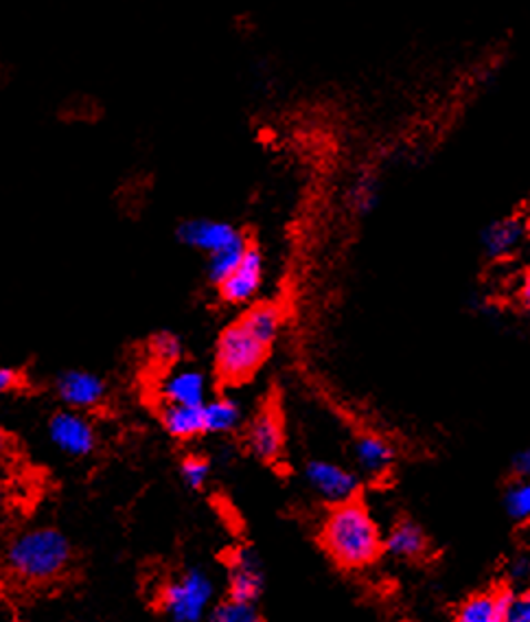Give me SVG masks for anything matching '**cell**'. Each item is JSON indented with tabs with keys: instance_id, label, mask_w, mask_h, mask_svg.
<instances>
[{
	"instance_id": "cell-1",
	"label": "cell",
	"mask_w": 530,
	"mask_h": 622,
	"mask_svg": "<svg viewBox=\"0 0 530 622\" xmlns=\"http://www.w3.org/2000/svg\"><path fill=\"white\" fill-rule=\"evenodd\" d=\"M320 541L327 554L345 570H361L384 552V534L373 513L357 498L334 504L325 518Z\"/></svg>"
},
{
	"instance_id": "cell-2",
	"label": "cell",
	"mask_w": 530,
	"mask_h": 622,
	"mask_svg": "<svg viewBox=\"0 0 530 622\" xmlns=\"http://www.w3.org/2000/svg\"><path fill=\"white\" fill-rule=\"evenodd\" d=\"M2 561L13 579L44 585L69 572L73 563V543L60 529L33 527L7 543Z\"/></svg>"
},
{
	"instance_id": "cell-3",
	"label": "cell",
	"mask_w": 530,
	"mask_h": 622,
	"mask_svg": "<svg viewBox=\"0 0 530 622\" xmlns=\"http://www.w3.org/2000/svg\"><path fill=\"white\" fill-rule=\"evenodd\" d=\"M272 345L262 340L242 318L228 325L215 345V373L224 384H244L255 377Z\"/></svg>"
},
{
	"instance_id": "cell-4",
	"label": "cell",
	"mask_w": 530,
	"mask_h": 622,
	"mask_svg": "<svg viewBox=\"0 0 530 622\" xmlns=\"http://www.w3.org/2000/svg\"><path fill=\"white\" fill-rule=\"evenodd\" d=\"M215 605V581L202 568H186L159 594V610L174 622H197Z\"/></svg>"
},
{
	"instance_id": "cell-5",
	"label": "cell",
	"mask_w": 530,
	"mask_h": 622,
	"mask_svg": "<svg viewBox=\"0 0 530 622\" xmlns=\"http://www.w3.org/2000/svg\"><path fill=\"white\" fill-rule=\"evenodd\" d=\"M47 435L51 445L69 458H89L96 449V430L86 412L64 408L49 419Z\"/></svg>"
},
{
	"instance_id": "cell-6",
	"label": "cell",
	"mask_w": 530,
	"mask_h": 622,
	"mask_svg": "<svg viewBox=\"0 0 530 622\" xmlns=\"http://www.w3.org/2000/svg\"><path fill=\"white\" fill-rule=\"evenodd\" d=\"M305 480L329 504L354 500L359 493V478L351 469L332 460H309L305 465Z\"/></svg>"
},
{
	"instance_id": "cell-7",
	"label": "cell",
	"mask_w": 530,
	"mask_h": 622,
	"mask_svg": "<svg viewBox=\"0 0 530 622\" xmlns=\"http://www.w3.org/2000/svg\"><path fill=\"white\" fill-rule=\"evenodd\" d=\"M55 395L64 408L90 412L108 399V384L101 375L86 368H69L55 379Z\"/></svg>"
},
{
	"instance_id": "cell-8",
	"label": "cell",
	"mask_w": 530,
	"mask_h": 622,
	"mask_svg": "<svg viewBox=\"0 0 530 622\" xmlns=\"http://www.w3.org/2000/svg\"><path fill=\"white\" fill-rule=\"evenodd\" d=\"M159 397L163 404L202 406L208 399V377L195 366H170L159 381Z\"/></svg>"
},
{
	"instance_id": "cell-9",
	"label": "cell",
	"mask_w": 530,
	"mask_h": 622,
	"mask_svg": "<svg viewBox=\"0 0 530 622\" xmlns=\"http://www.w3.org/2000/svg\"><path fill=\"white\" fill-rule=\"evenodd\" d=\"M264 255L248 246L237 267L217 285L220 296L231 305H248L264 285Z\"/></svg>"
},
{
	"instance_id": "cell-10",
	"label": "cell",
	"mask_w": 530,
	"mask_h": 622,
	"mask_svg": "<svg viewBox=\"0 0 530 622\" xmlns=\"http://www.w3.org/2000/svg\"><path fill=\"white\" fill-rule=\"evenodd\" d=\"M177 237L182 244L206 255H213L244 239V235L235 226L217 220H188L177 228Z\"/></svg>"
},
{
	"instance_id": "cell-11",
	"label": "cell",
	"mask_w": 530,
	"mask_h": 622,
	"mask_svg": "<svg viewBox=\"0 0 530 622\" xmlns=\"http://www.w3.org/2000/svg\"><path fill=\"white\" fill-rule=\"evenodd\" d=\"M246 441L251 451L265 462H274L281 458L285 447V430L283 419L274 406L262 408L248 426Z\"/></svg>"
},
{
	"instance_id": "cell-12",
	"label": "cell",
	"mask_w": 530,
	"mask_h": 622,
	"mask_svg": "<svg viewBox=\"0 0 530 622\" xmlns=\"http://www.w3.org/2000/svg\"><path fill=\"white\" fill-rule=\"evenodd\" d=\"M265 577L259 559L251 550H237L228 565V596L257 603L264 594Z\"/></svg>"
},
{
	"instance_id": "cell-13",
	"label": "cell",
	"mask_w": 530,
	"mask_h": 622,
	"mask_svg": "<svg viewBox=\"0 0 530 622\" xmlns=\"http://www.w3.org/2000/svg\"><path fill=\"white\" fill-rule=\"evenodd\" d=\"M384 552L399 561H419L428 557L430 541L419 524L401 520L384 537Z\"/></svg>"
},
{
	"instance_id": "cell-14",
	"label": "cell",
	"mask_w": 530,
	"mask_h": 622,
	"mask_svg": "<svg viewBox=\"0 0 530 622\" xmlns=\"http://www.w3.org/2000/svg\"><path fill=\"white\" fill-rule=\"evenodd\" d=\"M204 415V435H231L242 426L244 410L237 399L233 397H213L202 404Z\"/></svg>"
},
{
	"instance_id": "cell-15",
	"label": "cell",
	"mask_w": 530,
	"mask_h": 622,
	"mask_svg": "<svg viewBox=\"0 0 530 622\" xmlns=\"http://www.w3.org/2000/svg\"><path fill=\"white\" fill-rule=\"evenodd\" d=\"M161 424L170 437L177 441H193L204 435L202 406H177L163 404Z\"/></svg>"
},
{
	"instance_id": "cell-16",
	"label": "cell",
	"mask_w": 530,
	"mask_h": 622,
	"mask_svg": "<svg viewBox=\"0 0 530 622\" xmlns=\"http://www.w3.org/2000/svg\"><path fill=\"white\" fill-rule=\"evenodd\" d=\"M354 453L357 467L370 478H381L384 473H388L395 458L393 447L375 435H361L355 441Z\"/></svg>"
},
{
	"instance_id": "cell-17",
	"label": "cell",
	"mask_w": 530,
	"mask_h": 622,
	"mask_svg": "<svg viewBox=\"0 0 530 622\" xmlns=\"http://www.w3.org/2000/svg\"><path fill=\"white\" fill-rule=\"evenodd\" d=\"M524 226L518 220H500L482 233V246L489 257H504L520 246Z\"/></svg>"
},
{
	"instance_id": "cell-18",
	"label": "cell",
	"mask_w": 530,
	"mask_h": 622,
	"mask_svg": "<svg viewBox=\"0 0 530 622\" xmlns=\"http://www.w3.org/2000/svg\"><path fill=\"white\" fill-rule=\"evenodd\" d=\"M242 320L267 345H274L283 325V314L274 303H257L246 309Z\"/></svg>"
},
{
	"instance_id": "cell-19",
	"label": "cell",
	"mask_w": 530,
	"mask_h": 622,
	"mask_svg": "<svg viewBox=\"0 0 530 622\" xmlns=\"http://www.w3.org/2000/svg\"><path fill=\"white\" fill-rule=\"evenodd\" d=\"M456 619L460 622H502V614L498 608V592H482L467 599L458 608Z\"/></svg>"
},
{
	"instance_id": "cell-20",
	"label": "cell",
	"mask_w": 530,
	"mask_h": 622,
	"mask_svg": "<svg viewBox=\"0 0 530 622\" xmlns=\"http://www.w3.org/2000/svg\"><path fill=\"white\" fill-rule=\"evenodd\" d=\"M147 354L154 364H159L163 370L170 366H176L180 357L184 354L182 340L174 332H159L147 343Z\"/></svg>"
},
{
	"instance_id": "cell-21",
	"label": "cell",
	"mask_w": 530,
	"mask_h": 622,
	"mask_svg": "<svg viewBox=\"0 0 530 622\" xmlns=\"http://www.w3.org/2000/svg\"><path fill=\"white\" fill-rule=\"evenodd\" d=\"M211 621L215 622H259L262 614L257 603L253 601H239V599H231L226 596V601L213 605L211 610Z\"/></svg>"
},
{
	"instance_id": "cell-22",
	"label": "cell",
	"mask_w": 530,
	"mask_h": 622,
	"mask_svg": "<svg viewBox=\"0 0 530 622\" xmlns=\"http://www.w3.org/2000/svg\"><path fill=\"white\" fill-rule=\"evenodd\" d=\"M246 251H248V242L242 239V242H237V244H233L228 248H222V251L208 255V278L215 285H220L237 267V264L242 262Z\"/></svg>"
},
{
	"instance_id": "cell-23",
	"label": "cell",
	"mask_w": 530,
	"mask_h": 622,
	"mask_svg": "<svg viewBox=\"0 0 530 622\" xmlns=\"http://www.w3.org/2000/svg\"><path fill=\"white\" fill-rule=\"evenodd\" d=\"M504 509L511 520L529 522L530 520V478H520L509 487L504 496Z\"/></svg>"
},
{
	"instance_id": "cell-24",
	"label": "cell",
	"mask_w": 530,
	"mask_h": 622,
	"mask_svg": "<svg viewBox=\"0 0 530 622\" xmlns=\"http://www.w3.org/2000/svg\"><path fill=\"white\" fill-rule=\"evenodd\" d=\"M180 478H182L184 487L200 491L206 487V482L211 478V462L202 456H188L180 465Z\"/></svg>"
},
{
	"instance_id": "cell-25",
	"label": "cell",
	"mask_w": 530,
	"mask_h": 622,
	"mask_svg": "<svg viewBox=\"0 0 530 622\" xmlns=\"http://www.w3.org/2000/svg\"><path fill=\"white\" fill-rule=\"evenodd\" d=\"M507 622H530V592L513 594Z\"/></svg>"
},
{
	"instance_id": "cell-26",
	"label": "cell",
	"mask_w": 530,
	"mask_h": 622,
	"mask_svg": "<svg viewBox=\"0 0 530 622\" xmlns=\"http://www.w3.org/2000/svg\"><path fill=\"white\" fill-rule=\"evenodd\" d=\"M20 384V373L11 366H0V397L16 390Z\"/></svg>"
},
{
	"instance_id": "cell-27",
	"label": "cell",
	"mask_w": 530,
	"mask_h": 622,
	"mask_svg": "<svg viewBox=\"0 0 530 622\" xmlns=\"http://www.w3.org/2000/svg\"><path fill=\"white\" fill-rule=\"evenodd\" d=\"M511 577L516 581H529L530 579V559L527 554H520L511 561V568H509Z\"/></svg>"
},
{
	"instance_id": "cell-28",
	"label": "cell",
	"mask_w": 530,
	"mask_h": 622,
	"mask_svg": "<svg viewBox=\"0 0 530 622\" xmlns=\"http://www.w3.org/2000/svg\"><path fill=\"white\" fill-rule=\"evenodd\" d=\"M513 471L518 478H530V447L513 456Z\"/></svg>"
},
{
	"instance_id": "cell-29",
	"label": "cell",
	"mask_w": 530,
	"mask_h": 622,
	"mask_svg": "<svg viewBox=\"0 0 530 622\" xmlns=\"http://www.w3.org/2000/svg\"><path fill=\"white\" fill-rule=\"evenodd\" d=\"M520 300L530 307V272L524 276V281H522V285H520Z\"/></svg>"
},
{
	"instance_id": "cell-30",
	"label": "cell",
	"mask_w": 530,
	"mask_h": 622,
	"mask_svg": "<svg viewBox=\"0 0 530 622\" xmlns=\"http://www.w3.org/2000/svg\"><path fill=\"white\" fill-rule=\"evenodd\" d=\"M9 449H11V443H9V437L0 430V458H4L7 453H9Z\"/></svg>"
},
{
	"instance_id": "cell-31",
	"label": "cell",
	"mask_w": 530,
	"mask_h": 622,
	"mask_svg": "<svg viewBox=\"0 0 530 622\" xmlns=\"http://www.w3.org/2000/svg\"><path fill=\"white\" fill-rule=\"evenodd\" d=\"M4 500H7V493H4V485L0 482V509H2V504H4Z\"/></svg>"
}]
</instances>
